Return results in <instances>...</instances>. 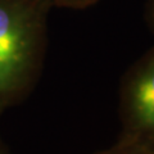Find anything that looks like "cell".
<instances>
[{
	"mask_svg": "<svg viewBox=\"0 0 154 154\" xmlns=\"http://www.w3.org/2000/svg\"><path fill=\"white\" fill-rule=\"evenodd\" d=\"M46 0H0V116L28 98L48 44Z\"/></svg>",
	"mask_w": 154,
	"mask_h": 154,
	"instance_id": "obj_1",
	"label": "cell"
},
{
	"mask_svg": "<svg viewBox=\"0 0 154 154\" xmlns=\"http://www.w3.org/2000/svg\"><path fill=\"white\" fill-rule=\"evenodd\" d=\"M119 137L154 146V46L126 71L119 85Z\"/></svg>",
	"mask_w": 154,
	"mask_h": 154,
	"instance_id": "obj_2",
	"label": "cell"
},
{
	"mask_svg": "<svg viewBox=\"0 0 154 154\" xmlns=\"http://www.w3.org/2000/svg\"><path fill=\"white\" fill-rule=\"evenodd\" d=\"M94 154H154V146L118 137L114 145L108 149L95 152Z\"/></svg>",
	"mask_w": 154,
	"mask_h": 154,
	"instance_id": "obj_3",
	"label": "cell"
},
{
	"mask_svg": "<svg viewBox=\"0 0 154 154\" xmlns=\"http://www.w3.org/2000/svg\"><path fill=\"white\" fill-rule=\"evenodd\" d=\"M51 8L71 9V11H84L98 4L100 0H46Z\"/></svg>",
	"mask_w": 154,
	"mask_h": 154,
	"instance_id": "obj_4",
	"label": "cell"
},
{
	"mask_svg": "<svg viewBox=\"0 0 154 154\" xmlns=\"http://www.w3.org/2000/svg\"><path fill=\"white\" fill-rule=\"evenodd\" d=\"M146 22L149 28L154 33V0H149L146 8Z\"/></svg>",
	"mask_w": 154,
	"mask_h": 154,
	"instance_id": "obj_5",
	"label": "cell"
},
{
	"mask_svg": "<svg viewBox=\"0 0 154 154\" xmlns=\"http://www.w3.org/2000/svg\"><path fill=\"white\" fill-rule=\"evenodd\" d=\"M0 154H12L9 148L5 145V143L2 140V137H0Z\"/></svg>",
	"mask_w": 154,
	"mask_h": 154,
	"instance_id": "obj_6",
	"label": "cell"
}]
</instances>
